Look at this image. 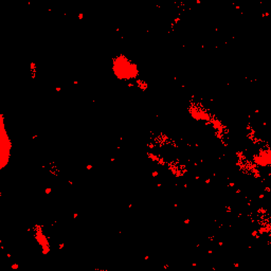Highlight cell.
Instances as JSON below:
<instances>
[{
    "instance_id": "obj_1",
    "label": "cell",
    "mask_w": 271,
    "mask_h": 271,
    "mask_svg": "<svg viewBox=\"0 0 271 271\" xmlns=\"http://www.w3.org/2000/svg\"><path fill=\"white\" fill-rule=\"evenodd\" d=\"M11 149L12 142L5 131L3 119H1V133H0V163H1V169H4L5 165L10 161Z\"/></svg>"
}]
</instances>
